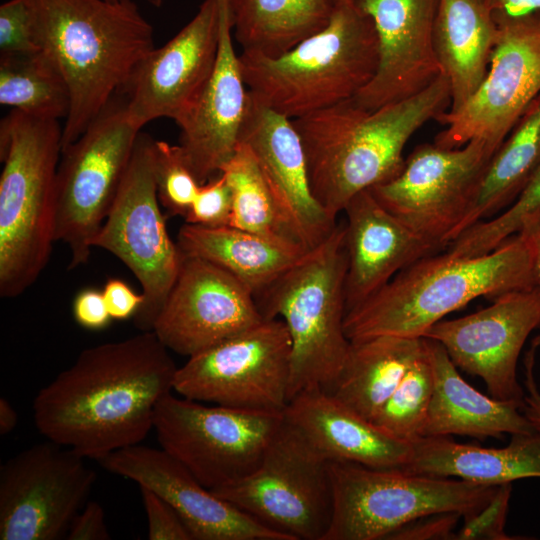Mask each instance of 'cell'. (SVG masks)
<instances>
[{"label":"cell","instance_id":"cell-1","mask_svg":"<svg viewBox=\"0 0 540 540\" xmlns=\"http://www.w3.org/2000/svg\"><path fill=\"white\" fill-rule=\"evenodd\" d=\"M154 331L84 349L33 401L48 440L98 461L140 444L158 403L173 391L177 366Z\"/></svg>","mask_w":540,"mask_h":540},{"label":"cell","instance_id":"cell-2","mask_svg":"<svg viewBox=\"0 0 540 540\" xmlns=\"http://www.w3.org/2000/svg\"><path fill=\"white\" fill-rule=\"evenodd\" d=\"M451 105L442 73L405 100L367 110L353 98L292 119L305 151L311 191L334 219L358 193L394 178L409 139Z\"/></svg>","mask_w":540,"mask_h":540},{"label":"cell","instance_id":"cell-3","mask_svg":"<svg viewBox=\"0 0 540 540\" xmlns=\"http://www.w3.org/2000/svg\"><path fill=\"white\" fill-rule=\"evenodd\" d=\"M40 50L70 95L62 150L122 91L155 46L153 27L132 0H34Z\"/></svg>","mask_w":540,"mask_h":540},{"label":"cell","instance_id":"cell-4","mask_svg":"<svg viewBox=\"0 0 540 540\" xmlns=\"http://www.w3.org/2000/svg\"><path fill=\"white\" fill-rule=\"evenodd\" d=\"M533 287L529 250L517 233L486 254L457 257L445 252L417 260L347 311L344 330L350 341L380 335L420 338L478 297L495 299Z\"/></svg>","mask_w":540,"mask_h":540},{"label":"cell","instance_id":"cell-5","mask_svg":"<svg viewBox=\"0 0 540 540\" xmlns=\"http://www.w3.org/2000/svg\"><path fill=\"white\" fill-rule=\"evenodd\" d=\"M62 151L58 120L11 109L0 124V295L23 294L55 242V184Z\"/></svg>","mask_w":540,"mask_h":540},{"label":"cell","instance_id":"cell-6","mask_svg":"<svg viewBox=\"0 0 540 540\" xmlns=\"http://www.w3.org/2000/svg\"><path fill=\"white\" fill-rule=\"evenodd\" d=\"M239 60L250 94L295 119L354 98L371 81L377 33L355 2L344 3L334 7L324 28L284 54L242 51Z\"/></svg>","mask_w":540,"mask_h":540},{"label":"cell","instance_id":"cell-7","mask_svg":"<svg viewBox=\"0 0 540 540\" xmlns=\"http://www.w3.org/2000/svg\"><path fill=\"white\" fill-rule=\"evenodd\" d=\"M346 273L341 221L255 298L263 318L281 319L290 335L289 401L304 391L330 393L343 368L351 346L344 330Z\"/></svg>","mask_w":540,"mask_h":540},{"label":"cell","instance_id":"cell-8","mask_svg":"<svg viewBox=\"0 0 540 540\" xmlns=\"http://www.w3.org/2000/svg\"><path fill=\"white\" fill-rule=\"evenodd\" d=\"M332 513L323 540H380L418 518L480 510L497 485L329 462Z\"/></svg>","mask_w":540,"mask_h":540},{"label":"cell","instance_id":"cell-9","mask_svg":"<svg viewBox=\"0 0 540 540\" xmlns=\"http://www.w3.org/2000/svg\"><path fill=\"white\" fill-rule=\"evenodd\" d=\"M140 130L127 112L125 98L115 95L61 151L55 184V241H62L70 250L68 269L87 263Z\"/></svg>","mask_w":540,"mask_h":540},{"label":"cell","instance_id":"cell-10","mask_svg":"<svg viewBox=\"0 0 540 540\" xmlns=\"http://www.w3.org/2000/svg\"><path fill=\"white\" fill-rule=\"evenodd\" d=\"M212 492L292 540H323L330 524L328 461L285 417L258 466Z\"/></svg>","mask_w":540,"mask_h":540},{"label":"cell","instance_id":"cell-11","mask_svg":"<svg viewBox=\"0 0 540 540\" xmlns=\"http://www.w3.org/2000/svg\"><path fill=\"white\" fill-rule=\"evenodd\" d=\"M154 147V139L139 134L113 204L92 243L118 257L141 284L144 302L133 317L140 331L153 330L183 258L159 206Z\"/></svg>","mask_w":540,"mask_h":540},{"label":"cell","instance_id":"cell-12","mask_svg":"<svg viewBox=\"0 0 540 540\" xmlns=\"http://www.w3.org/2000/svg\"><path fill=\"white\" fill-rule=\"evenodd\" d=\"M283 420V412L205 405L170 393L156 407L153 429L161 448L213 491L258 466Z\"/></svg>","mask_w":540,"mask_h":540},{"label":"cell","instance_id":"cell-13","mask_svg":"<svg viewBox=\"0 0 540 540\" xmlns=\"http://www.w3.org/2000/svg\"><path fill=\"white\" fill-rule=\"evenodd\" d=\"M292 345L285 323L264 319L177 368L180 396L238 409L284 412Z\"/></svg>","mask_w":540,"mask_h":540},{"label":"cell","instance_id":"cell-14","mask_svg":"<svg viewBox=\"0 0 540 540\" xmlns=\"http://www.w3.org/2000/svg\"><path fill=\"white\" fill-rule=\"evenodd\" d=\"M497 40L487 74L457 111L436 121L445 128L434 143L459 148L472 139L500 147L529 104L540 94V12H493Z\"/></svg>","mask_w":540,"mask_h":540},{"label":"cell","instance_id":"cell-15","mask_svg":"<svg viewBox=\"0 0 540 540\" xmlns=\"http://www.w3.org/2000/svg\"><path fill=\"white\" fill-rule=\"evenodd\" d=\"M498 148L484 139L459 148L420 144L394 178L370 190L387 210L440 250L452 242Z\"/></svg>","mask_w":540,"mask_h":540},{"label":"cell","instance_id":"cell-16","mask_svg":"<svg viewBox=\"0 0 540 540\" xmlns=\"http://www.w3.org/2000/svg\"><path fill=\"white\" fill-rule=\"evenodd\" d=\"M84 457L48 440L0 467V539L57 540L86 503L96 473Z\"/></svg>","mask_w":540,"mask_h":540},{"label":"cell","instance_id":"cell-17","mask_svg":"<svg viewBox=\"0 0 540 540\" xmlns=\"http://www.w3.org/2000/svg\"><path fill=\"white\" fill-rule=\"evenodd\" d=\"M540 329V289L516 290L472 314L441 320L424 337L443 345L457 368L480 377L491 397L524 403L517 362L528 338Z\"/></svg>","mask_w":540,"mask_h":540},{"label":"cell","instance_id":"cell-18","mask_svg":"<svg viewBox=\"0 0 540 540\" xmlns=\"http://www.w3.org/2000/svg\"><path fill=\"white\" fill-rule=\"evenodd\" d=\"M262 320L254 294L239 280L205 259L183 255L152 331L169 351L189 358Z\"/></svg>","mask_w":540,"mask_h":540},{"label":"cell","instance_id":"cell-19","mask_svg":"<svg viewBox=\"0 0 540 540\" xmlns=\"http://www.w3.org/2000/svg\"><path fill=\"white\" fill-rule=\"evenodd\" d=\"M219 40V0H204L189 23L149 52L123 88L132 121L140 128L158 118L177 122L210 78Z\"/></svg>","mask_w":540,"mask_h":540},{"label":"cell","instance_id":"cell-20","mask_svg":"<svg viewBox=\"0 0 540 540\" xmlns=\"http://www.w3.org/2000/svg\"><path fill=\"white\" fill-rule=\"evenodd\" d=\"M97 462L165 500L192 540H292L214 494L163 448L131 445Z\"/></svg>","mask_w":540,"mask_h":540},{"label":"cell","instance_id":"cell-21","mask_svg":"<svg viewBox=\"0 0 540 540\" xmlns=\"http://www.w3.org/2000/svg\"><path fill=\"white\" fill-rule=\"evenodd\" d=\"M374 23L378 65L371 81L353 98L376 110L420 93L442 73L435 44L437 0H356Z\"/></svg>","mask_w":540,"mask_h":540},{"label":"cell","instance_id":"cell-22","mask_svg":"<svg viewBox=\"0 0 540 540\" xmlns=\"http://www.w3.org/2000/svg\"><path fill=\"white\" fill-rule=\"evenodd\" d=\"M220 40L215 68L189 109L176 122L179 146L200 184L232 158L247 113L249 91L235 52L227 0H219Z\"/></svg>","mask_w":540,"mask_h":540},{"label":"cell","instance_id":"cell-23","mask_svg":"<svg viewBox=\"0 0 540 540\" xmlns=\"http://www.w3.org/2000/svg\"><path fill=\"white\" fill-rule=\"evenodd\" d=\"M346 312L384 287L398 272L438 249L387 210L370 189L346 205Z\"/></svg>","mask_w":540,"mask_h":540},{"label":"cell","instance_id":"cell-24","mask_svg":"<svg viewBox=\"0 0 540 540\" xmlns=\"http://www.w3.org/2000/svg\"><path fill=\"white\" fill-rule=\"evenodd\" d=\"M239 142L249 147L309 246L314 248L325 240L338 221L328 215L311 191L303 143L292 119L262 104L249 92Z\"/></svg>","mask_w":540,"mask_h":540},{"label":"cell","instance_id":"cell-25","mask_svg":"<svg viewBox=\"0 0 540 540\" xmlns=\"http://www.w3.org/2000/svg\"><path fill=\"white\" fill-rule=\"evenodd\" d=\"M283 414L329 462L394 469L412 454L411 442L387 434L323 390L299 393Z\"/></svg>","mask_w":540,"mask_h":540},{"label":"cell","instance_id":"cell-26","mask_svg":"<svg viewBox=\"0 0 540 540\" xmlns=\"http://www.w3.org/2000/svg\"><path fill=\"white\" fill-rule=\"evenodd\" d=\"M426 343L434 388L422 437L502 438L535 431L521 411L523 403L482 394L461 377L441 343L429 338Z\"/></svg>","mask_w":540,"mask_h":540},{"label":"cell","instance_id":"cell-27","mask_svg":"<svg viewBox=\"0 0 540 540\" xmlns=\"http://www.w3.org/2000/svg\"><path fill=\"white\" fill-rule=\"evenodd\" d=\"M411 443V457L399 468L411 474L486 485L540 478V433L536 431L514 434L501 448L461 444L448 436H423Z\"/></svg>","mask_w":540,"mask_h":540},{"label":"cell","instance_id":"cell-28","mask_svg":"<svg viewBox=\"0 0 540 540\" xmlns=\"http://www.w3.org/2000/svg\"><path fill=\"white\" fill-rule=\"evenodd\" d=\"M493 11L480 0H437L434 44L451 87V105L460 109L484 80L497 40Z\"/></svg>","mask_w":540,"mask_h":540},{"label":"cell","instance_id":"cell-29","mask_svg":"<svg viewBox=\"0 0 540 540\" xmlns=\"http://www.w3.org/2000/svg\"><path fill=\"white\" fill-rule=\"evenodd\" d=\"M425 349V337L380 335L351 341L330 394L372 422Z\"/></svg>","mask_w":540,"mask_h":540},{"label":"cell","instance_id":"cell-30","mask_svg":"<svg viewBox=\"0 0 540 540\" xmlns=\"http://www.w3.org/2000/svg\"><path fill=\"white\" fill-rule=\"evenodd\" d=\"M176 243L183 255L205 259L231 274L255 298L305 255L232 226L185 223Z\"/></svg>","mask_w":540,"mask_h":540},{"label":"cell","instance_id":"cell-31","mask_svg":"<svg viewBox=\"0 0 540 540\" xmlns=\"http://www.w3.org/2000/svg\"><path fill=\"white\" fill-rule=\"evenodd\" d=\"M539 164L540 94L529 104L489 160L452 241L474 224L507 209Z\"/></svg>","mask_w":540,"mask_h":540},{"label":"cell","instance_id":"cell-32","mask_svg":"<svg viewBox=\"0 0 540 540\" xmlns=\"http://www.w3.org/2000/svg\"><path fill=\"white\" fill-rule=\"evenodd\" d=\"M220 172L232 192L229 226L254 233L298 254L304 255L312 249L247 145L239 142Z\"/></svg>","mask_w":540,"mask_h":540},{"label":"cell","instance_id":"cell-33","mask_svg":"<svg viewBox=\"0 0 540 540\" xmlns=\"http://www.w3.org/2000/svg\"><path fill=\"white\" fill-rule=\"evenodd\" d=\"M232 34L242 51L276 57L324 28L329 0H227Z\"/></svg>","mask_w":540,"mask_h":540},{"label":"cell","instance_id":"cell-34","mask_svg":"<svg viewBox=\"0 0 540 540\" xmlns=\"http://www.w3.org/2000/svg\"><path fill=\"white\" fill-rule=\"evenodd\" d=\"M0 103L26 114L59 120L70 109L66 82L43 51L0 56Z\"/></svg>","mask_w":540,"mask_h":540},{"label":"cell","instance_id":"cell-35","mask_svg":"<svg viewBox=\"0 0 540 540\" xmlns=\"http://www.w3.org/2000/svg\"><path fill=\"white\" fill-rule=\"evenodd\" d=\"M433 388V369L426 343L425 351L406 372L372 423L403 441L413 442L422 437Z\"/></svg>","mask_w":540,"mask_h":540},{"label":"cell","instance_id":"cell-36","mask_svg":"<svg viewBox=\"0 0 540 540\" xmlns=\"http://www.w3.org/2000/svg\"><path fill=\"white\" fill-rule=\"evenodd\" d=\"M540 208V164L517 199L500 214L466 229L447 246V253L469 257L489 253L520 230Z\"/></svg>","mask_w":540,"mask_h":540},{"label":"cell","instance_id":"cell-37","mask_svg":"<svg viewBox=\"0 0 540 540\" xmlns=\"http://www.w3.org/2000/svg\"><path fill=\"white\" fill-rule=\"evenodd\" d=\"M154 170L160 204L173 216L185 217L200 186L179 145L155 140Z\"/></svg>","mask_w":540,"mask_h":540},{"label":"cell","instance_id":"cell-38","mask_svg":"<svg viewBox=\"0 0 540 540\" xmlns=\"http://www.w3.org/2000/svg\"><path fill=\"white\" fill-rule=\"evenodd\" d=\"M40 51L34 0H8L0 6V55Z\"/></svg>","mask_w":540,"mask_h":540},{"label":"cell","instance_id":"cell-39","mask_svg":"<svg viewBox=\"0 0 540 540\" xmlns=\"http://www.w3.org/2000/svg\"><path fill=\"white\" fill-rule=\"evenodd\" d=\"M512 493V483L497 485L490 500L477 512L463 516V526L455 540H513L505 532L506 517Z\"/></svg>","mask_w":540,"mask_h":540},{"label":"cell","instance_id":"cell-40","mask_svg":"<svg viewBox=\"0 0 540 540\" xmlns=\"http://www.w3.org/2000/svg\"><path fill=\"white\" fill-rule=\"evenodd\" d=\"M232 212V192L223 173L200 184L196 196L184 217L185 223L206 226H229Z\"/></svg>","mask_w":540,"mask_h":540},{"label":"cell","instance_id":"cell-41","mask_svg":"<svg viewBox=\"0 0 540 540\" xmlns=\"http://www.w3.org/2000/svg\"><path fill=\"white\" fill-rule=\"evenodd\" d=\"M148 523L149 540H192L176 511L153 491L139 487Z\"/></svg>","mask_w":540,"mask_h":540},{"label":"cell","instance_id":"cell-42","mask_svg":"<svg viewBox=\"0 0 540 540\" xmlns=\"http://www.w3.org/2000/svg\"><path fill=\"white\" fill-rule=\"evenodd\" d=\"M459 513L446 512L418 518L392 532L387 540H455Z\"/></svg>","mask_w":540,"mask_h":540},{"label":"cell","instance_id":"cell-43","mask_svg":"<svg viewBox=\"0 0 540 540\" xmlns=\"http://www.w3.org/2000/svg\"><path fill=\"white\" fill-rule=\"evenodd\" d=\"M73 316L81 327L89 330H102L113 320L102 291L93 288L84 289L76 295Z\"/></svg>","mask_w":540,"mask_h":540},{"label":"cell","instance_id":"cell-44","mask_svg":"<svg viewBox=\"0 0 540 540\" xmlns=\"http://www.w3.org/2000/svg\"><path fill=\"white\" fill-rule=\"evenodd\" d=\"M110 533L105 522L102 505L88 501L73 518L66 534L68 540H109Z\"/></svg>","mask_w":540,"mask_h":540},{"label":"cell","instance_id":"cell-45","mask_svg":"<svg viewBox=\"0 0 540 540\" xmlns=\"http://www.w3.org/2000/svg\"><path fill=\"white\" fill-rule=\"evenodd\" d=\"M108 312L112 319L133 318L144 302V295L136 293L125 281L111 278L102 290Z\"/></svg>","mask_w":540,"mask_h":540},{"label":"cell","instance_id":"cell-46","mask_svg":"<svg viewBox=\"0 0 540 540\" xmlns=\"http://www.w3.org/2000/svg\"><path fill=\"white\" fill-rule=\"evenodd\" d=\"M540 345V337L533 340L529 351L524 358L526 394L522 413L529 421L533 429L540 433V390L534 377L535 357Z\"/></svg>","mask_w":540,"mask_h":540},{"label":"cell","instance_id":"cell-47","mask_svg":"<svg viewBox=\"0 0 540 540\" xmlns=\"http://www.w3.org/2000/svg\"><path fill=\"white\" fill-rule=\"evenodd\" d=\"M518 234L527 245L534 285L540 289V208L525 219Z\"/></svg>","mask_w":540,"mask_h":540},{"label":"cell","instance_id":"cell-48","mask_svg":"<svg viewBox=\"0 0 540 540\" xmlns=\"http://www.w3.org/2000/svg\"><path fill=\"white\" fill-rule=\"evenodd\" d=\"M493 12H503L509 15H523L540 12V0H484Z\"/></svg>","mask_w":540,"mask_h":540},{"label":"cell","instance_id":"cell-49","mask_svg":"<svg viewBox=\"0 0 540 540\" xmlns=\"http://www.w3.org/2000/svg\"><path fill=\"white\" fill-rule=\"evenodd\" d=\"M18 422L16 410L5 398H0V434L7 435L11 433Z\"/></svg>","mask_w":540,"mask_h":540},{"label":"cell","instance_id":"cell-50","mask_svg":"<svg viewBox=\"0 0 540 540\" xmlns=\"http://www.w3.org/2000/svg\"><path fill=\"white\" fill-rule=\"evenodd\" d=\"M329 1L335 7L340 4L355 2L356 0H329Z\"/></svg>","mask_w":540,"mask_h":540},{"label":"cell","instance_id":"cell-51","mask_svg":"<svg viewBox=\"0 0 540 540\" xmlns=\"http://www.w3.org/2000/svg\"><path fill=\"white\" fill-rule=\"evenodd\" d=\"M146 1H148L151 5L155 7H159L162 5L164 0H146Z\"/></svg>","mask_w":540,"mask_h":540},{"label":"cell","instance_id":"cell-52","mask_svg":"<svg viewBox=\"0 0 540 540\" xmlns=\"http://www.w3.org/2000/svg\"><path fill=\"white\" fill-rule=\"evenodd\" d=\"M107 1H118V0H107Z\"/></svg>","mask_w":540,"mask_h":540},{"label":"cell","instance_id":"cell-53","mask_svg":"<svg viewBox=\"0 0 540 540\" xmlns=\"http://www.w3.org/2000/svg\"><path fill=\"white\" fill-rule=\"evenodd\" d=\"M480 1L484 3V0H480Z\"/></svg>","mask_w":540,"mask_h":540}]
</instances>
